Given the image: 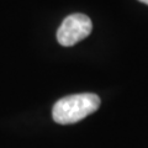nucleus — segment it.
Masks as SVG:
<instances>
[{"mask_svg":"<svg viewBox=\"0 0 148 148\" xmlns=\"http://www.w3.org/2000/svg\"><path fill=\"white\" fill-rule=\"evenodd\" d=\"M99 106L100 98L91 92L64 96L53 105L52 117L59 125L75 123L95 112Z\"/></svg>","mask_w":148,"mask_h":148,"instance_id":"obj_1","label":"nucleus"},{"mask_svg":"<svg viewBox=\"0 0 148 148\" xmlns=\"http://www.w3.org/2000/svg\"><path fill=\"white\" fill-rule=\"evenodd\" d=\"M92 30V22L84 14H72L63 20L57 30V41L64 47H72L86 38Z\"/></svg>","mask_w":148,"mask_h":148,"instance_id":"obj_2","label":"nucleus"},{"mask_svg":"<svg viewBox=\"0 0 148 148\" xmlns=\"http://www.w3.org/2000/svg\"><path fill=\"white\" fill-rule=\"evenodd\" d=\"M138 1H141L143 4H147V5H148V0H138Z\"/></svg>","mask_w":148,"mask_h":148,"instance_id":"obj_3","label":"nucleus"}]
</instances>
